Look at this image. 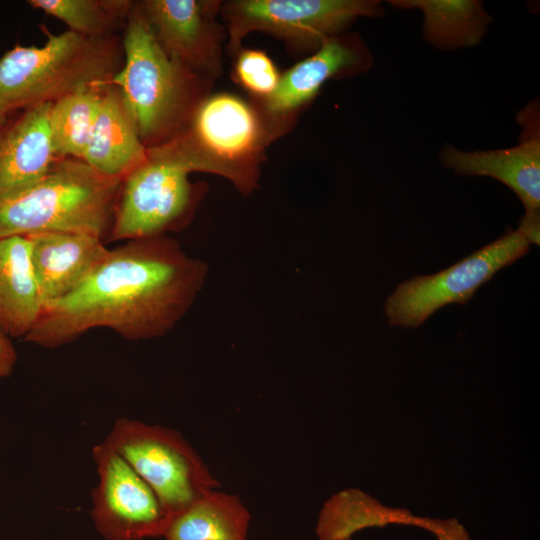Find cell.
Returning a JSON list of instances; mask_svg holds the SVG:
<instances>
[{
	"mask_svg": "<svg viewBox=\"0 0 540 540\" xmlns=\"http://www.w3.org/2000/svg\"><path fill=\"white\" fill-rule=\"evenodd\" d=\"M206 275V264L166 235L125 241L77 290L45 304L23 339L54 349L95 328L131 341L163 336L188 312Z\"/></svg>",
	"mask_w": 540,
	"mask_h": 540,
	"instance_id": "cell-1",
	"label": "cell"
},
{
	"mask_svg": "<svg viewBox=\"0 0 540 540\" xmlns=\"http://www.w3.org/2000/svg\"><path fill=\"white\" fill-rule=\"evenodd\" d=\"M42 30L47 36L42 46L17 44L0 58V120L83 88L106 86L123 65L117 34L87 37Z\"/></svg>",
	"mask_w": 540,
	"mask_h": 540,
	"instance_id": "cell-2",
	"label": "cell"
},
{
	"mask_svg": "<svg viewBox=\"0 0 540 540\" xmlns=\"http://www.w3.org/2000/svg\"><path fill=\"white\" fill-rule=\"evenodd\" d=\"M123 178L58 158L40 180L0 199V239L72 232L108 242Z\"/></svg>",
	"mask_w": 540,
	"mask_h": 540,
	"instance_id": "cell-3",
	"label": "cell"
},
{
	"mask_svg": "<svg viewBox=\"0 0 540 540\" xmlns=\"http://www.w3.org/2000/svg\"><path fill=\"white\" fill-rule=\"evenodd\" d=\"M124 61L112 79L146 148L162 144L187 125L205 97L206 78L172 59L157 41L139 2H133L122 37Z\"/></svg>",
	"mask_w": 540,
	"mask_h": 540,
	"instance_id": "cell-4",
	"label": "cell"
},
{
	"mask_svg": "<svg viewBox=\"0 0 540 540\" xmlns=\"http://www.w3.org/2000/svg\"><path fill=\"white\" fill-rule=\"evenodd\" d=\"M270 131L243 99L219 93L205 96L187 125L167 142L192 172L227 178L243 194L256 187Z\"/></svg>",
	"mask_w": 540,
	"mask_h": 540,
	"instance_id": "cell-5",
	"label": "cell"
},
{
	"mask_svg": "<svg viewBox=\"0 0 540 540\" xmlns=\"http://www.w3.org/2000/svg\"><path fill=\"white\" fill-rule=\"evenodd\" d=\"M103 442L150 486L168 520L219 486L195 449L171 428L122 417Z\"/></svg>",
	"mask_w": 540,
	"mask_h": 540,
	"instance_id": "cell-6",
	"label": "cell"
},
{
	"mask_svg": "<svg viewBox=\"0 0 540 540\" xmlns=\"http://www.w3.org/2000/svg\"><path fill=\"white\" fill-rule=\"evenodd\" d=\"M190 173L167 143L147 148L146 160L123 178L108 242L166 235L180 225L194 204Z\"/></svg>",
	"mask_w": 540,
	"mask_h": 540,
	"instance_id": "cell-7",
	"label": "cell"
},
{
	"mask_svg": "<svg viewBox=\"0 0 540 540\" xmlns=\"http://www.w3.org/2000/svg\"><path fill=\"white\" fill-rule=\"evenodd\" d=\"M530 244L518 229L507 231L444 270L402 282L384 303L388 324L417 328L446 305L466 304L498 271L526 255Z\"/></svg>",
	"mask_w": 540,
	"mask_h": 540,
	"instance_id": "cell-8",
	"label": "cell"
},
{
	"mask_svg": "<svg viewBox=\"0 0 540 540\" xmlns=\"http://www.w3.org/2000/svg\"><path fill=\"white\" fill-rule=\"evenodd\" d=\"M378 3L362 0H241L228 3L225 14L228 49H241L242 39L261 30L286 40L320 46L343 27L361 16H374Z\"/></svg>",
	"mask_w": 540,
	"mask_h": 540,
	"instance_id": "cell-9",
	"label": "cell"
},
{
	"mask_svg": "<svg viewBox=\"0 0 540 540\" xmlns=\"http://www.w3.org/2000/svg\"><path fill=\"white\" fill-rule=\"evenodd\" d=\"M98 482L92 491V519L105 540L162 536L167 514L150 486L106 443L92 449Z\"/></svg>",
	"mask_w": 540,
	"mask_h": 540,
	"instance_id": "cell-10",
	"label": "cell"
},
{
	"mask_svg": "<svg viewBox=\"0 0 540 540\" xmlns=\"http://www.w3.org/2000/svg\"><path fill=\"white\" fill-rule=\"evenodd\" d=\"M220 1L144 0L139 2L157 41L169 57L204 78L221 74Z\"/></svg>",
	"mask_w": 540,
	"mask_h": 540,
	"instance_id": "cell-11",
	"label": "cell"
},
{
	"mask_svg": "<svg viewBox=\"0 0 540 540\" xmlns=\"http://www.w3.org/2000/svg\"><path fill=\"white\" fill-rule=\"evenodd\" d=\"M443 164L455 173L492 177L521 200L525 215L517 228L532 244L539 245L540 233V140L527 137L519 145L497 150L463 152L444 148Z\"/></svg>",
	"mask_w": 540,
	"mask_h": 540,
	"instance_id": "cell-12",
	"label": "cell"
},
{
	"mask_svg": "<svg viewBox=\"0 0 540 540\" xmlns=\"http://www.w3.org/2000/svg\"><path fill=\"white\" fill-rule=\"evenodd\" d=\"M26 237L44 305L77 290L109 251L101 239L83 233L41 232Z\"/></svg>",
	"mask_w": 540,
	"mask_h": 540,
	"instance_id": "cell-13",
	"label": "cell"
},
{
	"mask_svg": "<svg viewBox=\"0 0 540 540\" xmlns=\"http://www.w3.org/2000/svg\"><path fill=\"white\" fill-rule=\"evenodd\" d=\"M51 104L33 105L0 120V199L40 180L58 159L49 134Z\"/></svg>",
	"mask_w": 540,
	"mask_h": 540,
	"instance_id": "cell-14",
	"label": "cell"
},
{
	"mask_svg": "<svg viewBox=\"0 0 540 540\" xmlns=\"http://www.w3.org/2000/svg\"><path fill=\"white\" fill-rule=\"evenodd\" d=\"M146 158L136 122L119 88L110 83L103 91L82 160L103 174L124 178Z\"/></svg>",
	"mask_w": 540,
	"mask_h": 540,
	"instance_id": "cell-15",
	"label": "cell"
},
{
	"mask_svg": "<svg viewBox=\"0 0 540 540\" xmlns=\"http://www.w3.org/2000/svg\"><path fill=\"white\" fill-rule=\"evenodd\" d=\"M44 306L30 261L27 237L0 239V332L24 338Z\"/></svg>",
	"mask_w": 540,
	"mask_h": 540,
	"instance_id": "cell-16",
	"label": "cell"
},
{
	"mask_svg": "<svg viewBox=\"0 0 540 540\" xmlns=\"http://www.w3.org/2000/svg\"><path fill=\"white\" fill-rule=\"evenodd\" d=\"M356 52L341 40L329 37L317 52L298 62L280 76L275 91L263 99L271 116H285L298 109L319 92L322 85L357 62Z\"/></svg>",
	"mask_w": 540,
	"mask_h": 540,
	"instance_id": "cell-17",
	"label": "cell"
},
{
	"mask_svg": "<svg viewBox=\"0 0 540 540\" xmlns=\"http://www.w3.org/2000/svg\"><path fill=\"white\" fill-rule=\"evenodd\" d=\"M250 518L238 496L214 489L169 518L162 537L166 540H246Z\"/></svg>",
	"mask_w": 540,
	"mask_h": 540,
	"instance_id": "cell-18",
	"label": "cell"
},
{
	"mask_svg": "<svg viewBox=\"0 0 540 540\" xmlns=\"http://www.w3.org/2000/svg\"><path fill=\"white\" fill-rule=\"evenodd\" d=\"M390 523L417 525L433 532L437 520L415 517L407 510L383 506L358 489H347L325 503L319 516L317 535L320 540H350L358 530Z\"/></svg>",
	"mask_w": 540,
	"mask_h": 540,
	"instance_id": "cell-19",
	"label": "cell"
},
{
	"mask_svg": "<svg viewBox=\"0 0 540 540\" xmlns=\"http://www.w3.org/2000/svg\"><path fill=\"white\" fill-rule=\"evenodd\" d=\"M106 86L83 88L51 104L48 126L56 158L82 160Z\"/></svg>",
	"mask_w": 540,
	"mask_h": 540,
	"instance_id": "cell-20",
	"label": "cell"
},
{
	"mask_svg": "<svg viewBox=\"0 0 540 540\" xmlns=\"http://www.w3.org/2000/svg\"><path fill=\"white\" fill-rule=\"evenodd\" d=\"M393 3L420 9L424 14L426 38L439 46L473 45L481 38L488 22L481 5L475 1L414 0Z\"/></svg>",
	"mask_w": 540,
	"mask_h": 540,
	"instance_id": "cell-21",
	"label": "cell"
},
{
	"mask_svg": "<svg viewBox=\"0 0 540 540\" xmlns=\"http://www.w3.org/2000/svg\"><path fill=\"white\" fill-rule=\"evenodd\" d=\"M27 4L87 37L115 35L125 27L133 5L128 0H29Z\"/></svg>",
	"mask_w": 540,
	"mask_h": 540,
	"instance_id": "cell-22",
	"label": "cell"
},
{
	"mask_svg": "<svg viewBox=\"0 0 540 540\" xmlns=\"http://www.w3.org/2000/svg\"><path fill=\"white\" fill-rule=\"evenodd\" d=\"M235 76L246 90L263 99L275 91L280 80L271 58L265 52L254 49L238 52Z\"/></svg>",
	"mask_w": 540,
	"mask_h": 540,
	"instance_id": "cell-23",
	"label": "cell"
},
{
	"mask_svg": "<svg viewBox=\"0 0 540 540\" xmlns=\"http://www.w3.org/2000/svg\"><path fill=\"white\" fill-rule=\"evenodd\" d=\"M18 357L12 339L0 332V379L10 376Z\"/></svg>",
	"mask_w": 540,
	"mask_h": 540,
	"instance_id": "cell-24",
	"label": "cell"
}]
</instances>
